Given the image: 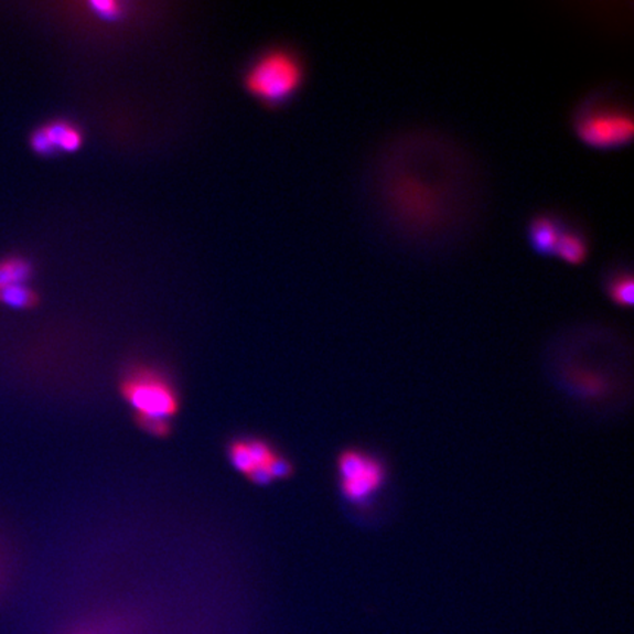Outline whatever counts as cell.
<instances>
[{"label": "cell", "instance_id": "7", "mask_svg": "<svg viewBox=\"0 0 634 634\" xmlns=\"http://www.w3.org/2000/svg\"><path fill=\"white\" fill-rule=\"evenodd\" d=\"M33 268L30 261L22 257H7L0 260V291L15 286L29 283Z\"/></svg>", "mask_w": 634, "mask_h": 634}, {"label": "cell", "instance_id": "1", "mask_svg": "<svg viewBox=\"0 0 634 634\" xmlns=\"http://www.w3.org/2000/svg\"><path fill=\"white\" fill-rule=\"evenodd\" d=\"M123 400L135 410L137 423L153 437H166L180 409L179 391L157 367H131L121 380Z\"/></svg>", "mask_w": 634, "mask_h": 634}, {"label": "cell", "instance_id": "2", "mask_svg": "<svg viewBox=\"0 0 634 634\" xmlns=\"http://www.w3.org/2000/svg\"><path fill=\"white\" fill-rule=\"evenodd\" d=\"M304 79V66L290 49H270L246 71L244 86L261 104L277 106L294 96Z\"/></svg>", "mask_w": 634, "mask_h": 634}, {"label": "cell", "instance_id": "11", "mask_svg": "<svg viewBox=\"0 0 634 634\" xmlns=\"http://www.w3.org/2000/svg\"><path fill=\"white\" fill-rule=\"evenodd\" d=\"M90 7L105 20H115L121 13V4L115 2H93Z\"/></svg>", "mask_w": 634, "mask_h": 634}, {"label": "cell", "instance_id": "3", "mask_svg": "<svg viewBox=\"0 0 634 634\" xmlns=\"http://www.w3.org/2000/svg\"><path fill=\"white\" fill-rule=\"evenodd\" d=\"M341 494L350 504H369L387 482V465L367 451L345 450L339 459Z\"/></svg>", "mask_w": 634, "mask_h": 634}, {"label": "cell", "instance_id": "12", "mask_svg": "<svg viewBox=\"0 0 634 634\" xmlns=\"http://www.w3.org/2000/svg\"><path fill=\"white\" fill-rule=\"evenodd\" d=\"M2 544H0V593H2L4 583H7L8 565L7 558H4Z\"/></svg>", "mask_w": 634, "mask_h": 634}, {"label": "cell", "instance_id": "10", "mask_svg": "<svg viewBox=\"0 0 634 634\" xmlns=\"http://www.w3.org/2000/svg\"><path fill=\"white\" fill-rule=\"evenodd\" d=\"M610 299L622 308H632L634 303V281L631 273H617L609 281L606 287Z\"/></svg>", "mask_w": 634, "mask_h": 634}, {"label": "cell", "instance_id": "9", "mask_svg": "<svg viewBox=\"0 0 634 634\" xmlns=\"http://www.w3.org/2000/svg\"><path fill=\"white\" fill-rule=\"evenodd\" d=\"M0 303L12 309H33L39 304V295L29 283H24L0 291Z\"/></svg>", "mask_w": 634, "mask_h": 634}, {"label": "cell", "instance_id": "4", "mask_svg": "<svg viewBox=\"0 0 634 634\" xmlns=\"http://www.w3.org/2000/svg\"><path fill=\"white\" fill-rule=\"evenodd\" d=\"M579 139L597 149H613L632 140V115L617 108L587 109L576 119Z\"/></svg>", "mask_w": 634, "mask_h": 634}, {"label": "cell", "instance_id": "8", "mask_svg": "<svg viewBox=\"0 0 634 634\" xmlns=\"http://www.w3.org/2000/svg\"><path fill=\"white\" fill-rule=\"evenodd\" d=\"M588 251V241L582 234L565 229L558 239L554 255L561 257L562 260L569 261L571 265H579L587 259Z\"/></svg>", "mask_w": 634, "mask_h": 634}, {"label": "cell", "instance_id": "5", "mask_svg": "<svg viewBox=\"0 0 634 634\" xmlns=\"http://www.w3.org/2000/svg\"><path fill=\"white\" fill-rule=\"evenodd\" d=\"M83 140V131L75 123L61 119L34 130L30 137V146L40 157H52L57 152H77Z\"/></svg>", "mask_w": 634, "mask_h": 634}, {"label": "cell", "instance_id": "6", "mask_svg": "<svg viewBox=\"0 0 634 634\" xmlns=\"http://www.w3.org/2000/svg\"><path fill=\"white\" fill-rule=\"evenodd\" d=\"M562 230H565V228H562V225L556 217L547 215L535 217L529 226L531 247L540 252V255H554Z\"/></svg>", "mask_w": 634, "mask_h": 634}]
</instances>
